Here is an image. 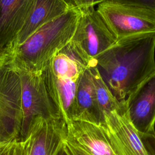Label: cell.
<instances>
[{
    "label": "cell",
    "instance_id": "obj_1",
    "mask_svg": "<svg viewBox=\"0 0 155 155\" xmlns=\"http://www.w3.org/2000/svg\"><path fill=\"white\" fill-rule=\"evenodd\" d=\"M155 31L119 39L90 61L116 99L124 104L129 95L155 72Z\"/></svg>",
    "mask_w": 155,
    "mask_h": 155
},
{
    "label": "cell",
    "instance_id": "obj_2",
    "mask_svg": "<svg viewBox=\"0 0 155 155\" xmlns=\"http://www.w3.org/2000/svg\"><path fill=\"white\" fill-rule=\"evenodd\" d=\"M80 15L79 8L74 5L41 27L22 44L13 47L9 53L16 68L29 72L42 71L71 41Z\"/></svg>",
    "mask_w": 155,
    "mask_h": 155
},
{
    "label": "cell",
    "instance_id": "obj_3",
    "mask_svg": "<svg viewBox=\"0 0 155 155\" xmlns=\"http://www.w3.org/2000/svg\"><path fill=\"white\" fill-rule=\"evenodd\" d=\"M88 65L70 42L42 70L45 83L58 116L68 122L74 118L78 81Z\"/></svg>",
    "mask_w": 155,
    "mask_h": 155
},
{
    "label": "cell",
    "instance_id": "obj_4",
    "mask_svg": "<svg viewBox=\"0 0 155 155\" xmlns=\"http://www.w3.org/2000/svg\"><path fill=\"white\" fill-rule=\"evenodd\" d=\"M23 121L20 75L9 53L0 57V142L22 137Z\"/></svg>",
    "mask_w": 155,
    "mask_h": 155
},
{
    "label": "cell",
    "instance_id": "obj_5",
    "mask_svg": "<svg viewBox=\"0 0 155 155\" xmlns=\"http://www.w3.org/2000/svg\"><path fill=\"white\" fill-rule=\"evenodd\" d=\"M117 39L155 31V12L140 7L105 0L96 8Z\"/></svg>",
    "mask_w": 155,
    "mask_h": 155
},
{
    "label": "cell",
    "instance_id": "obj_6",
    "mask_svg": "<svg viewBox=\"0 0 155 155\" xmlns=\"http://www.w3.org/2000/svg\"><path fill=\"white\" fill-rule=\"evenodd\" d=\"M80 17L70 42L88 62L117 41L94 7L79 8Z\"/></svg>",
    "mask_w": 155,
    "mask_h": 155
},
{
    "label": "cell",
    "instance_id": "obj_7",
    "mask_svg": "<svg viewBox=\"0 0 155 155\" xmlns=\"http://www.w3.org/2000/svg\"><path fill=\"white\" fill-rule=\"evenodd\" d=\"M18 71L20 75L21 85V105L24 119L23 137L28 123L35 117L41 116L60 117L58 115L49 94L42 71L39 72H29L20 70Z\"/></svg>",
    "mask_w": 155,
    "mask_h": 155
},
{
    "label": "cell",
    "instance_id": "obj_8",
    "mask_svg": "<svg viewBox=\"0 0 155 155\" xmlns=\"http://www.w3.org/2000/svg\"><path fill=\"white\" fill-rule=\"evenodd\" d=\"M126 113L140 136L154 130L155 72L143 81L124 102Z\"/></svg>",
    "mask_w": 155,
    "mask_h": 155
},
{
    "label": "cell",
    "instance_id": "obj_9",
    "mask_svg": "<svg viewBox=\"0 0 155 155\" xmlns=\"http://www.w3.org/2000/svg\"><path fill=\"white\" fill-rule=\"evenodd\" d=\"M67 124L65 142L89 155H120L103 127L81 120Z\"/></svg>",
    "mask_w": 155,
    "mask_h": 155
},
{
    "label": "cell",
    "instance_id": "obj_10",
    "mask_svg": "<svg viewBox=\"0 0 155 155\" xmlns=\"http://www.w3.org/2000/svg\"><path fill=\"white\" fill-rule=\"evenodd\" d=\"M105 130L120 155H148L137 131L130 122L124 104L105 116Z\"/></svg>",
    "mask_w": 155,
    "mask_h": 155
},
{
    "label": "cell",
    "instance_id": "obj_11",
    "mask_svg": "<svg viewBox=\"0 0 155 155\" xmlns=\"http://www.w3.org/2000/svg\"><path fill=\"white\" fill-rule=\"evenodd\" d=\"M27 130L32 136L30 155H56L66 139L67 124L60 118L38 116L30 121Z\"/></svg>",
    "mask_w": 155,
    "mask_h": 155
},
{
    "label": "cell",
    "instance_id": "obj_12",
    "mask_svg": "<svg viewBox=\"0 0 155 155\" xmlns=\"http://www.w3.org/2000/svg\"><path fill=\"white\" fill-rule=\"evenodd\" d=\"M35 0H0V47L10 51Z\"/></svg>",
    "mask_w": 155,
    "mask_h": 155
},
{
    "label": "cell",
    "instance_id": "obj_13",
    "mask_svg": "<svg viewBox=\"0 0 155 155\" xmlns=\"http://www.w3.org/2000/svg\"><path fill=\"white\" fill-rule=\"evenodd\" d=\"M73 6L66 0H35L13 47L22 44L41 27L62 15Z\"/></svg>",
    "mask_w": 155,
    "mask_h": 155
},
{
    "label": "cell",
    "instance_id": "obj_14",
    "mask_svg": "<svg viewBox=\"0 0 155 155\" xmlns=\"http://www.w3.org/2000/svg\"><path fill=\"white\" fill-rule=\"evenodd\" d=\"M102 126L105 117L98 106L91 72L87 66L81 75L76 89L74 118Z\"/></svg>",
    "mask_w": 155,
    "mask_h": 155
},
{
    "label": "cell",
    "instance_id": "obj_15",
    "mask_svg": "<svg viewBox=\"0 0 155 155\" xmlns=\"http://www.w3.org/2000/svg\"><path fill=\"white\" fill-rule=\"evenodd\" d=\"M88 66L91 72L97 102L102 114L105 117L106 114L117 110L122 104H120L113 96L102 81L95 68L90 64Z\"/></svg>",
    "mask_w": 155,
    "mask_h": 155
},
{
    "label": "cell",
    "instance_id": "obj_16",
    "mask_svg": "<svg viewBox=\"0 0 155 155\" xmlns=\"http://www.w3.org/2000/svg\"><path fill=\"white\" fill-rule=\"evenodd\" d=\"M31 143V134L27 130L23 137L16 139L1 146L0 155H30Z\"/></svg>",
    "mask_w": 155,
    "mask_h": 155
},
{
    "label": "cell",
    "instance_id": "obj_17",
    "mask_svg": "<svg viewBox=\"0 0 155 155\" xmlns=\"http://www.w3.org/2000/svg\"><path fill=\"white\" fill-rule=\"evenodd\" d=\"M148 155H155V131L140 136Z\"/></svg>",
    "mask_w": 155,
    "mask_h": 155
},
{
    "label": "cell",
    "instance_id": "obj_18",
    "mask_svg": "<svg viewBox=\"0 0 155 155\" xmlns=\"http://www.w3.org/2000/svg\"><path fill=\"white\" fill-rule=\"evenodd\" d=\"M120 3L135 5L155 12V0H110Z\"/></svg>",
    "mask_w": 155,
    "mask_h": 155
},
{
    "label": "cell",
    "instance_id": "obj_19",
    "mask_svg": "<svg viewBox=\"0 0 155 155\" xmlns=\"http://www.w3.org/2000/svg\"><path fill=\"white\" fill-rule=\"evenodd\" d=\"M56 155H73V154L72 153L68 145L65 142H64Z\"/></svg>",
    "mask_w": 155,
    "mask_h": 155
},
{
    "label": "cell",
    "instance_id": "obj_20",
    "mask_svg": "<svg viewBox=\"0 0 155 155\" xmlns=\"http://www.w3.org/2000/svg\"><path fill=\"white\" fill-rule=\"evenodd\" d=\"M105 0H84V4L82 7H94L96 5H98L101 2L104 1ZM82 8V7H81Z\"/></svg>",
    "mask_w": 155,
    "mask_h": 155
},
{
    "label": "cell",
    "instance_id": "obj_21",
    "mask_svg": "<svg viewBox=\"0 0 155 155\" xmlns=\"http://www.w3.org/2000/svg\"><path fill=\"white\" fill-rule=\"evenodd\" d=\"M66 143L68 145V147L70 148V150L71 151V152H72V153L73 154V155H89V154H88L87 153H86L85 152H84V151H82V150H79V149L76 148V147H74L71 146V145L68 144V143L66 142Z\"/></svg>",
    "mask_w": 155,
    "mask_h": 155
},
{
    "label": "cell",
    "instance_id": "obj_22",
    "mask_svg": "<svg viewBox=\"0 0 155 155\" xmlns=\"http://www.w3.org/2000/svg\"><path fill=\"white\" fill-rule=\"evenodd\" d=\"M71 1L73 2V4L78 8L82 7L84 4V0H71Z\"/></svg>",
    "mask_w": 155,
    "mask_h": 155
},
{
    "label": "cell",
    "instance_id": "obj_23",
    "mask_svg": "<svg viewBox=\"0 0 155 155\" xmlns=\"http://www.w3.org/2000/svg\"><path fill=\"white\" fill-rule=\"evenodd\" d=\"M9 52H10V51H6V50H4L3 48H2L0 47V57H2V56H4V55H5V54H8V53H9Z\"/></svg>",
    "mask_w": 155,
    "mask_h": 155
},
{
    "label": "cell",
    "instance_id": "obj_24",
    "mask_svg": "<svg viewBox=\"0 0 155 155\" xmlns=\"http://www.w3.org/2000/svg\"><path fill=\"white\" fill-rule=\"evenodd\" d=\"M5 143H7V142H0V147L2 146V145H3L5 144Z\"/></svg>",
    "mask_w": 155,
    "mask_h": 155
}]
</instances>
